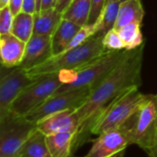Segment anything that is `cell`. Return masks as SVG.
I'll list each match as a JSON object with an SVG mask.
<instances>
[{
	"mask_svg": "<svg viewBox=\"0 0 157 157\" xmlns=\"http://www.w3.org/2000/svg\"><path fill=\"white\" fill-rule=\"evenodd\" d=\"M144 47L145 45L143 43L140 47L132 50L121 63L91 90L86 102L75 110L79 128L74 151L86 141L94 119L105 107L127 89L141 86Z\"/></svg>",
	"mask_w": 157,
	"mask_h": 157,
	"instance_id": "cell-1",
	"label": "cell"
},
{
	"mask_svg": "<svg viewBox=\"0 0 157 157\" xmlns=\"http://www.w3.org/2000/svg\"><path fill=\"white\" fill-rule=\"evenodd\" d=\"M108 52L103 43V37L93 36L78 47L60 55L52 56L44 63L27 71L29 75L34 79L49 74L76 71L88 65Z\"/></svg>",
	"mask_w": 157,
	"mask_h": 157,
	"instance_id": "cell-2",
	"label": "cell"
},
{
	"mask_svg": "<svg viewBox=\"0 0 157 157\" xmlns=\"http://www.w3.org/2000/svg\"><path fill=\"white\" fill-rule=\"evenodd\" d=\"M149 96L143 94L140 86L127 89L98 114L91 124L90 134L98 136L120 129L139 110Z\"/></svg>",
	"mask_w": 157,
	"mask_h": 157,
	"instance_id": "cell-3",
	"label": "cell"
},
{
	"mask_svg": "<svg viewBox=\"0 0 157 157\" xmlns=\"http://www.w3.org/2000/svg\"><path fill=\"white\" fill-rule=\"evenodd\" d=\"M132 51H109L103 56L95 60L88 65L71 72H60L63 86L55 94L64 93L80 88H91V90L102 82L120 63H121Z\"/></svg>",
	"mask_w": 157,
	"mask_h": 157,
	"instance_id": "cell-4",
	"label": "cell"
},
{
	"mask_svg": "<svg viewBox=\"0 0 157 157\" xmlns=\"http://www.w3.org/2000/svg\"><path fill=\"white\" fill-rule=\"evenodd\" d=\"M127 133L131 144L146 153L157 142V94H150L139 110L121 127Z\"/></svg>",
	"mask_w": 157,
	"mask_h": 157,
	"instance_id": "cell-5",
	"label": "cell"
},
{
	"mask_svg": "<svg viewBox=\"0 0 157 157\" xmlns=\"http://www.w3.org/2000/svg\"><path fill=\"white\" fill-rule=\"evenodd\" d=\"M63 84L60 73L49 74L37 78L16 98L9 111L17 116L27 117L49 98L53 96Z\"/></svg>",
	"mask_w": 157,
	"mask_h": 157,
	"instance_id": "cell-6",
	"label": "cell"
},
{
	"mask_svg": "<svg viewBox=\"0 0 157 157\" xmlns=\"http://www.w3.org/2000/svg\"><path fill=\"white\" fill-rule=\"evenodd\" d=\"M37 125L10 111L0 116V157H17Z\"/></svg>",
	"mask_w": 157,
	"mask_h": 157,
	"instance_id": "cell-7",
	"label": "cell"
},
{
	"mask_svg": "<svg viewBox=\"0 0 157 157\" xmlns=\"http://www.w3.org/2000/svg\"><path fill=\"white\" fill-rule=\"evenodd\" d=\"M91 88H80L64 93L54 94L40 107L30 112L27 119L37 124L46 117L67 109H77L89 97Z\"/></svg>",
	"mask_w": 157,
	"mask_h": 157,
	"instance_id": "cell-8",
	"label": "cell"
},
{
	"mask_svg": "<svg viewBox=\"0 0 157 157\" xmlns=\"http://www.w3.org/2000/svg\"><path fill=\"white\" fill-rule=\"evenodd\" d=\"M35 80L29 75L26 69L19 66L2 75L0 80V116L9 111L16 98Z\"/></svg>",
	"mask_w": 157,
	"mask_h": 157,
	"instance_id": "cell-9",
	"label": "cell"
},
{
	"mask_svg": "<svg viewBox=\"0 0 157 157\" xmlns=\"http://www.w3.org/2000/svg\"><path fill=\"white\" fill-rule=\"evenodd\" d=\"M129 145L127 133L120 128L98 135L84 157H123Z\"/></svg>",
	"mask_w": 157,
	"mask_h": 157,
	"instance_id": "cell-10",
	"label": "cell"
},
{
	"mask_svg": "<svg viewBox=\"0 0 157 157\" xmlns=\"http://www.w3.org/2000/svg\"><path fill=\"white\" fill-rule=\"evenodd\" d=\"M52 57V37L33 34L26 43L23 60L19 65L26 70L32 69Z\"/></svg>",
	"mask_w": 157,
	"mask_h": 157,
	"instance_id": "cell-11",
	"label": "cell"
},
{
	"mask_svg": "<svg viewBox=\"0 0 157 157\" xmlns=\"http://www.w3.org/2000/svg\"><path fill=\"white\" fill-rule=\"evenodd\" d=\"M75 110L67 109L46 117L36 124L37 130L46 136L65 132L77 134L79 122Z\"/></svg>",
	"mask_w": 157,
	"mask_h": 157,
	"instance_id": "cell-12",
	"label": "cell"
},
{
	"mask_svg": "<svg viewBox=\"0 0 157 157\" xmlns=\"http://www.w3.org/2000/svg\"><path fill=\"white\" fill-rule=\"evenodd\" d=\"M26 50V42L14 34L0 35L1 63L6 68H15L20 65Z\"/></svg>",
	"mask_w": 157,
	"mask_h": 157,
	"instance_id": "cell-13",
	"label": "cell"
},
{
	"mask_svg": "<svg viewBox=\"0 0 157 157\" xmlns=\"http://www.w3.org/2000/svg\"><path fill=\"white\" fill-rule=\"evenodd\" d=\"M82 28L68 19L63 18L59 27L52 36V56L63 53Z\"/></svg>",
	"mask_w": 157,
	"mask_h": 157,
	"instance_id": "cell-14",
	"label": "cell"
},
{
	"mask_svg": "<svg viewBox=\"0 0 157 157\" xmlns=\"http://www.w3.org/2000/svg\"><path fill=\"white\" fill-rule=\"evenodd\" d=\"M34 29L33 34L52 37L61 21L63 20V13L59 12L55 7L40 10L33 15Z\"/></svg>",
	"mask_w": 157,
	"mask_h": 157,
	"instance_id": "cell-15",
	"label": "cell"
},
{
	"mask_svg": "<svg viewBox=\"0 0 157 157\" xmlns=\"http://www.w3.org/2000/svg\"><path fill=\"white\" fill-rule=\"evenodd\" d=\"M144 17V9L141 0H125L121 3L117 21L114 29L120 30L122 27L131 23L142 25Z\"/></svg>",
	"mask_w": 157,
	"mask_h": 157,
	"instance_id": "cell-16",
	"label": "cell"
},
{
	"mask_svg": "<svg viewBox=\"0 0 157 157\" xmlns=\"http://www.w3.org/2000/svg\"><path fill=\"white\" fill-rule=\"evenodd\" d=\"M76 133L59 132L46 136V144L52 157H69L74 151Z\"/></svg>",
	"mask_w": 157,
	"mask_h": 157,
	"instance_id": "cell-17",
	"label": "cell"
},
{
	"mask_svg": "<svg viewBox=\"0 0 157 157\" xmlns=\"http://www.w3.org/2000/svg\"><path fill=\"white\" fill-rule=\"evenodd\" d=\"M17 157H52L46 144V135L36 130L22 146Z\"/></svg>",
	"mask_w": 157,
	"mask_h": 157,
	"instance_id": "cell-18",
	"label": "cell"
},
{
	"mask_svg": "<svg viewBox=\"0 0 157 157\" xmlns=\"http://www.w3.org/2000/svg\"><path fill=\"white\" fill-rule=\"evenodd\" d=\"M91 11V0H73L63 13V18L81 27L87 25Z\"/></svg>",
	"mask_w": 157,
	"mask_h": 157,
	"instance_id": "cell-19",
	"label": "cell"
},
{
	"mask_svg": "<svg viewBox=\"0 0 157 157\" xmlns=\"http://www.w3.org/2000/svg\"><path fill=\"white\" fill-rule=\"evenodd\" d=\"M121 3V2L120 0H107L103 11L98 18L99 19L98 30L95 36L104 37V35L108 31L114 29L119 14Z\"/></svg>",
	"mask_w": 157,
	"mask_h": 157,
	"instance_id": "cell-20",
	"label": "cell"
},
{
	"mask_svg": "<svg viewBox=\"0 0 157 157\" xmlns=\"http://www.w3.org/2000/svg\"><path fill=\"white\" fill-rule=\"evenodd\" d=\"M33 29H34L33 15L21 11L17 16H15L11 33L14 34L17 38L27 43L33 35Z\"/></svg>",
	"mask_w": 157,
	"mask_h": 157,
	"instance_id": "cell-21",
	"label": "cell"
},
{
	"mask_svg": "<svg viewBox=\"0 0 157 157\" xmlns=\"http://www.w3.org/2000/svg\"><path fill=\"white\" fill-rule=\"evenodd\" d=\"M124 43L125 50L132 51L144 43V38L141 30V24L131 23L118 30Z\"/></svg>",
	"mask_w": 157,
	"mask_h": 157,
	"instance_id": "cell-22",
	"label": "cell"
},
{
	"mask_svg": "<svg viewBox=\"0 0 157 157\" xmlns=\"http://www.w3.org/2000/svg\"><path fill=\"white\" fill-rule=\"evenodd\" d=\"M103 43L107 51H121L125 50L124 43L117 29H112L103 37Z\"/></svg>",
	"mask_w": 157,
	"mask_h": 157,
	"instance_id": "cell-23",
	"label": "cell"
},
{
	"mask_svg": "<svg viewBox=\"0 0 157 157\" xmlns=\"http://www.w3.org/2000/svg\"><path fill=\"white\" fill-rule=\"evenodd\" d=\"M14 17L15 16L8 6L0 8V35L11 33Z\"/></svg>",
	"mask_w": 157,
	"mask_h": 157,
	"instance_id": "cell-24",
	"label": "cell"
},
{
	"mask_svg": "<svg viewBox=\"0 0 157 157\" xmlns=\"http://www.w3.org/2000/svg\"><path fill=\"white\" fill-rule=\"evenodd\" d=\"M107 0H91V11L88 18L87 25L95 24L99 18Z\"/></svg>",
	"mask_w": 157,
	"mask_h": 157,
	"instance_id": "cell-25",
	"label": "cell"
},
{
	"mask_svg": "<svg viewBox=\"0 0 157 157\" xmlns=\"http://www.w3.org/2000/svg\"><path fill=\"white\" fill-rule=\"evenodd\" d=\"M22 12L34 15L36 13V0H24L22 6Z\"/></svg>",
	"mask_w": 157,
	"mask_h": 157,
	"instance_id": "cell-26",
	"label": "cell"
},
{
	"mask_svg": "<svg viewBox=\"0 0 157 157\" xmlns=\"http://www.w3.org/2000/svg\"><path fill=\"white\" fill-rule=\"evenodd\" d=\"M24 0H10L9 3V8L12 11L14 16H17L18 13L22 11V6H23Z\"/></svg>",
	"mask_w": 157,
	"mask_h": 157,
	"instance_id": "cell-27",
	"label": "cell"
},
{
	"mask_svg": "<svg viewBox=\"0 0 157 157\" xmlns=\"http://www.w3.org/2000/svg\"><path fill=\"white\" fill-rule=\"evenodd\" d=\"M73 0H56L54 7L61 13H63Z\"/></svg>",
	"mask_w": 157,
	"mask_h": 157,
	"instance_id": "cell-28",
	"label": "cell"
},
{
	"mask_svg": "<svg viewBox=\"0 0 157 157\" xmlns=\"http://www.w3.org/2000/svg\"><path fill=\"white\" fill-rule=\"evenodd\" d=\"M56 0H41V10L54 7Z\"/></svg>",
	"mask_w": 157,
	"mask_h": 157,
	"instance_id": "cell-29",
	"label": "cell"
},
{
	"mask_svg": "<svg viewBox=\"0 0 157 157\" xmlns=\"http://www.w3.org/2000/svg\"><path fill=\"white\" fill-rule=\"evenodd\" d=\"M147 154H148L149 157H157V142L155 144V146L150 151L147 152Z\"/></svg>",
	"mask_w": 157,
	"mask_h": 157,
	"instance_id": "cell-30",
	"label": "cell"
},
{
	"mask_svg": "<svg viewBox=\"0 0 157 157\" xmlns=\"http://www.w3.org/2000/svg\"><path fill=\"white\" fill-rule=\"evenodd\" d=\"M9 3H10V0H0V8L9 6Z\"/></svg>",
	"mask_w": 157,
	"mask_h": 157,
	"instance_id": "cell-31",
	"label": "cell"
},
{
	"mask_svg": "<svg viewBox=\"0 0 157 157\" xmlns=\"http://www.w3.org/2000/svg\"><path fill=\"white\" fill-rule=\"evenodd\" d=\"M41 0H36V13L41 10Z\"/></svg>",
	"mask_w": 157,
	"mask_h": 157,
	"instance_id": "cell-32",
	"label": "cell"
},
{
	"mask_svg": "<svg viewBox=\"0 0 157 157\" xmlns=\"http://www.w3.org/2000/svg\"><path fill=\"white\" fill-rule=\"evenodd\" d=\"M120 1H121V2H122V1H125V0H120Z\"/></svg>",
	"mask_w": 157,
	"mask_h": 157,
	"instance_id": "cell-33",
	"label": "cell"
}]
</instances>
